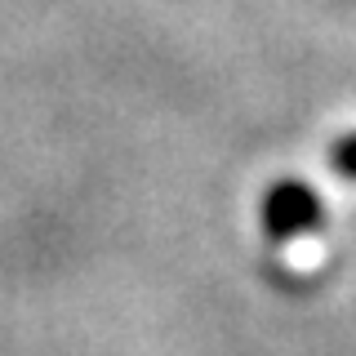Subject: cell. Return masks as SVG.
I'll list each match as a JSON object with an SVG mask.
<instances>
[{
  "label": "cell",
  "mask_w": 356,
  "mask_h": 356,
  "mask_svg": "<svg viewBox=\"0 0 356 356\" xmlns=\"http://www.w3.org/2000/svg\"><path fill=\"white\" fill-rule=\"evenodd\" d=\"M263 222L276 241L281 236H298V232L321 227V200L307 192L303 183H281L263 205Z\"/></svg>",
  "instance_id": "1"
},
{
  "label": "cell",
  "mask_w": 356,
  "mask_h": 356,
  "mask_svg": "<svg viewBox=\"0 0 356 356\" xmlns=\"http://www.w3.org/2000/svg\"><path fill=\"white\" fill-rule=\"evenodd\" d=\"M330 165H334L339 174L356 178V134H343V138L330 147Z\"/></svg>",
  "instance_id": "2"
}]
</instances>
